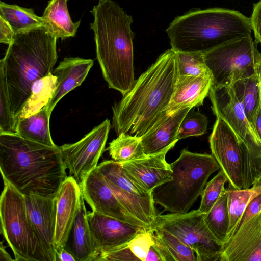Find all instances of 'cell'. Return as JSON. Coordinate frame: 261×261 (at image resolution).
<instances>
[{
    "mask_svg": "<svg viewBox=\"0 0 261 261\" xmlns=\"http://www.w3.org/2000/svg\"><path fill=\"white\" fill-rule=\"evenodd\" d=\"M57 40L44 27L16 34L1 60L0 82L16 121L34 83L52 72L58 58Z\"/></svg>",
    "mask_w": 261,
    "mask_h": 261,
    "instance_id": "cell-3",
    "label": "cell"
},
{
    "mask_svg": "<svg viewBox=\"0 0 261 261\" xmlns=\"http://www.w3.org/2000/svg\"><path fill=\"white\" fill-rule=\"evenodd\" d=\"M87 219L99 253L122 247L139 234L150 230L93 211L88 212Z\"/></svg>",
    "mask_w": 261,
    "mask_h": 261,
    "instance_id": "cell-14",
    "label": "cell"
},
{
    "mask_svg": "<svg viewBox=\"0 0 261 261\" xmlns=\"http://www.w3.org/2000/svg\"><path fill=\"white\" fill-rule=\"evenodd\" d=\"M251 35L222 44L203 53L215 87H232L252 75L261 62V53Z\"/></svg>",
    "mask_w": 261,
    "mask_h": 261,
    "instance_id": "cell-8",
    "label": "cell"
},
{
    "mask_svg": "<svg viewBox=\"0 0 261 261\" xmlns=\"http://www.w3.org/2000/svg\"><path fill=\"white\" fill-rule=\"evenodd\" d=\"M151 231L152 246L162 261H197L194 251L174 235L162 230Z\"/></svg>",
    "mask_w": 261,
    "mask_h": 261,
    "instance_id": "cell-27",
    "label": "cell"
},
{
    "mask_svg": "<svg viewBox=\"0 0 261 261\" xmlns=\"http://www.w3.org/2000/svg\"><path fill=\"white\" fill-rule=\"evenodd\" d=\"M192 109L185 108L164 118L141 137L144 153L152 155L172 149L178 141L177 139L180 125Z\"/></svg>",
    "mask_w": 261,
    "mask_h": 261,
    "instance_id": "cell-22",
    "label": "cell"
},
{
    "mask_svg": "<svg viewBox=\"0 0 261 261\" xmlns=\"http://www.w3.org/2000/svg\"><path fill=\"white\" fill-rule=\"evenodd\" d=\"M208 119L198 111L191 110L183 119L177 134L178 140L192 136H198L206 132Z\"/></svg>",
    "mask_w": 261,
    "mask_h": 261,
    "instance_id": "cell-35",
    "label": "cell"
},
{
    "mask_svg": "<svg viewBox=\"0 0 261 261\" xmlns=\"http://www.w3.org/2000/svg\"><path fill=\"white\" fill-rule=\"evenodd\" d=\"M145 261H162L159 255L152 245L149 250Z\"/></svg>",
    "mask_w": 261,
    "mask_h": 261,
    "instance_id": "cell-44",
    "label": "cell"
},
{
    "mask_svg": "<svg viewBox=\"0 0 261 261\" xmlns=\"http://www.w3.org/2000/svg\"><path fill=\"white\" fill-rule=\"evenodd\" d=\"M228 182L224 173L221 170L210 181L206 183L201 194V202L198 209L202 213H207L218 200L225 190V184Z\"/></svg>",
    "mask_w": 261,
    "mask_h": 261,
    "instance_id": "cell-34",
    "label": "cell"
},
{
    "mask_svg": "<svg viewBox=\"0 0 261 261\" xmlns=\"http://www.w3.org/2000/svg\"><path fill=\"white\" fill-rule=\"evenodd\" d=\"M233 87L253 127L261 100V62L252 75L239 80Z\"/></svg>",
    "mask_w": 261,
    "mask_h": 261,
    "instance_id": "cell-26",
    "label": "cell"
},
{
    "mask_svg": "<svg viewBox=\"0 0 261 261\" xmlns=\"http://www.w3.org/2000/svg\"><path fill=\"white\" fill-rule=\"evenodd\" d=\"M249 18L222 8L197 9L175 17L166 32L175 52H206L230 40L251 35Z\"/></svg>",
    "mask_w": 261,
    "mask_h": 261,
    "instance_id": "cell-5",
    "label": "cell"
},
{
    "mask_svg": "<svg viewBox=\"0 0 261 261\" xmlns=\"http://www.w3.org/2000/svg\"><path fill=\"white\" fill-rule=\"evenodd\" d=\"M153 243L152 232L149 230L136 236L128 243V246L139 260L145 261Z\"/></svg>",
    "mask_w": 261,
    "mask_h": 261,
    "instance_id": "cell-37",
    "label": "cell"
},
{
    "mask_svg": "<svg viewBox=\"0 0 261 261\" xmlns=\"http://www.w3.org/2000/svg\"><path fill=\"white\" fill-rule=\"evenodd\" d=\"M169 150L119 164L134 182L151 193L155 187L173 178L170 164L166 160Z\"/></svg>",
    "mask_w": 261,
    "mask_h": 261,
    "instance_id": "cell-18",
    "label": "cell"
},
{
    "mask_svg": "<svg viewBox=\"0 0 261 261\" xmlns=\"http://www.w3.org/2000/svg\"><path fill=\"white\" fill-rule=\"evenodd\" d=\"M56 261H76V260L64 247H60L56 250Z\"/></svg>",
    "mask_w": 261,
    "mask_h": 261,
    "instance_id": "cell-42",
    "label": "cell"
},
{
    "mask_svg": "<svg viewBox=\"0 0 261 261\" xmlns=\"http://www.w3.org/2000/svg\"><path fill=\"white\" fill-rule=\"evenodd\" d=\"M178 75L202 76L211 74L203 53L176 52Z\"/></svg>",
    "mask_w": 261,
    "mask_h": 261,
    "instance_id": "cell-33",
    "label": "cell"
},
{
    "mask_svg": "<svg viewBox=\"0 0 261 261\" xmlns=\"http://www.w3.org/2000/svg\"><path fill=\"white\" fill-rule=\"evenodd\" d=\"M6 247L3 244V241L0 244V261H13L15 259H12L10 255L6 251Z\"/></svg>",
    "mask_w": 261,
    "mask_h": 261,
    "instance_id": "cell-45",
    "label": "cell"
},
{
    "mask_svg": "<svg viewBox=\"0 0 261 261\" xmlns=\"http://www.w3.org/2000/svg\"><path fill=\"white\" fill-rule=\"evenodd\" d=\"M110 127V121L107 119L77 142L59 146L66 169L79 185L97 168Z\"/></svg>",
    "mask_w": 261,
    "mask_h": 261,
    "instance_id": "cell-11",
    "label": "cell"
},
{
    "mask_svg": "<svg viewBox=\"0 0 261 261\" xmlns=\"http://www.w3.org/2000/svg\"><path fill=\"white\" fill-rule=\"evenodd\" d=\"M261 212V194L253 198L244 210L232 235L247 221ZM231 235V236H232Z\"/></svg>",
    "mask_w": 261,
    "mask_h": 261,
    "instance_id": "cell-39",
    "label": "cell"
},
{
    "mask_svg": "<svg viewBox=\"0 0 261 261\" xmlns=\"http://www.w3.org/2000/svg\"><path fill=\"white\" fill-rule=\"evenodd\" d=\"M50 115L46 107L29 117L18 120L16 134L21 137L48 146L56 145L50 132Z\"/></svg>",
    "mask_w": 261,
    "mask_h": 261,
    "instance_id": "cell-25",
    "label": "cell"
},
{
    "mask_svg": "<svg viewBox=\"0 0 261 261\" xmlns=\"http://www.w3.org/2000/svg\"><path fill=\"white\" fill-rule=\"evenodd\" d=\"M212 85V74L202 76L177 75L174 91L165 112L171 114L181 109L202 105Z\"/></svg>",
    "mask_w": 261,
    "mask_h": 261,
    "instance_id": "cell-20",
    "label": "cell"
},
{
    "mask_svg": "<svg viewBox=\"0 0 261 261\" xmlns=\"http://www.w3.org/2000/svg\"><path fill=\"white\" fill-rule=\"evenodd\" d=\"M97 167L121 204L151 230L158 215L151 193L134 182L113 160L104 161Z\"/></svg>",
    "mask_w": 261,
    "mask_h": 261,
    "instance_id": "cell-10",
    "label": "cell"
},
{
    "mask_svg": "<svg viewBox=\"0 0 261 261\" xmlns=\"http://www.w3.org/2000/svg\"><path fill=\"white\" fill-rule=\"evenodd\" d=\"M226 189L207 213L204 220L208 229L223 244L226 241L229 228V215L227 204Z\"/></svg>",
    "mask_w": 261,
    "mask_h": 261,
    "instance_id": "cell-31",
    "label": "cell"
},
{
    "mask_svg": "<svg viewBox=\"0 0 261 261\" xmlns=\"http://www.w3.org/2000/svg\"><path fill=\"white\" fill-rule=\"evenodd\" d=\"M221 261H261V212L224 242Z\"/></svg>",
    "mask_w": 261,
    "mask_h": 261,
    "instance_id": "cell-17",
    "label": "cell"
},
{
    "mask_svg": "<svg viewBox=\"0 0 261 261\" xmlns=\"http://www.w3.org/2000/svg\"><path fill=\"white\" fill-rule=\"evenodd\" d=\"M68 0H50L41 16L44 27L57 39L75 36L81 21L73 22L69 14Z\"/></svg>",
    "mask_w": 261,
    "mask_h": 261,
    "instance_id": "cell-24",
    "label": "cell"
},
{
    "mask_svg": "<svg viewBox=\"0 0 261 261\" xmlns=\"http://www.w3.org/2000/svg\"><path fill=\"white\" fill-rule=\"evenodd\" d=\"M176 52L161 54L112 107L113 128L141 137L167 115L177 77Z\"/></svg>",
    "mask_w": 261,
    "mask_h": 261,
    "instance_id": "cell-1",
    "label": "cell"
},
{
    "mask_svg": "<svg viewBox=\"0 0 261 261\" xmlns=\"http://www.w3.org/2000/svg\"><path fill=\"white\" fill-rule=\"evenodd\" d=\"M107 149L112 159L121 163L146 156L141 137L121 133L113 140Z\"/></svg>",
    "mask_w": 261,
    "mask_h": 261,
    "instance_id": "cell-32",
    "label": "cell"
},
{
    "mask_svg": "<svg viewBox=\"0 0 261 261\" xmlns=\"http://www.w3.org/2000/svg\"><path fill=\"white\" fill-rule=\"evenodd\" d=\"M229 215V228L226 240L230 238L244 210L250 202L261 194V185L248 189H237L228 185L226 189Z\"/></svg>",
    "mask_w": 261,
    "mask_h": 261,
    "instance_id": "cell-30",
    "label": "cell"
},
{
    "mask_svg": "<svg viewBox=\"0 0 261 261\" xmlns=\"http://www.w3.org/2000/svg\"><path fill=\"white\" fill-rule=\"evenodd\" d=\"M82 198L79 184L73 176H67L55 196L56 250L57 248L65 246Z\"/></svg>",
    "mask_w": 261,
    "mask_h": 261,
    "instance_id": "cell-19",
    "label": "cell"
},
{
    "mask_svg": "<svg viewBox=\"0 0 261 261\" xmlns=\"http://www.w3.org/2000/svg\"><path fill=\"white\" fill-rule=\"evenodd\" d=\"M57 77L51 72L36 81L31 88V94L17 118H24L39 112L46 106L56 89Z\"/></svg>",
    "mask_w": 261,
    "mask_h": 261,
    "instance_id": "cell-28",
    "label": "cell"
},
{
    "mask_svg": "<svg viewBox=\"0 0 261 261\" xmlns=\"http://www.w3.org/2000/svg\"><path fill=\"white\" fill-rule=\"evenodd\" d=\"M173 178L151 192L154 203L173 213L189 211L201 195L210 175L220 167L212 154L192 152L187 149L170 164Z\"/></svg>",
    "mask_w": 261,
    "mask_h": 261,
    "instance_id": "cell-6",
    "label": "cell"
},
{
    "mask_svg": "<svg viewBox=\"0 0 261 261\" xmlns=\"http://www.w3.org/2000/svg\"><path fill=\"white\" fill-rule=\"evenodd\" d=\"M128 243L119 248L100 252L96 261L139 260L132 253Z\"/></svg>",
    "mask_w": 261,
    "mask_h": 261,
    "instance_id": "cell-38",
    "label": "cell"
},
{
    "mask_svg": "<svg viewBox=\"0 0 261 261\" xmlns=\"http://www.w3.org/2000/svg\"><path fill=\"white\" fill-rule=\"evenodd\" d=\"M80 186L84 199L93 211L149 228L121 204L97 167L87 176Z\"/></svg>",
    "mask_w": 261,
    "mask_h": 261,
    "instance_id": "cell-13",
    "label": "cell"
},
{
    "mask_svg": "<svg viewBox=\"0 0 261 261\" xmlns=\"http://www.w3.org/2000/svg\"><path fill=\"white\" fill-rule=\"evenodd\" d=\"M0 16L10 24L15 34L44 27L41 16L37 15L33 9L2 1L0 2Z\"/></svg>",
    "mask_w": 261,
    "mask_h": 261,
    "instance_id": "cell-29",
    "label": "cell"
},
{
    "mask_svg": "<svg viewBox=\"0 0 261 261\" xmlns=\"http://www.w3.org/2000/svg\"><path fill=\"white\" fill-rule=\"evenodd\" d=\"M16 123L10 109L5 89L0 82V133H16Z\"/></svg>",
    "mask_w": 261,
    "mask_h": 261,
    "instance_id": "cell-36",
    "label": "cell"
},
{
    "mask_svg": "<svg viewBox=\"0 0 261 261\" xmlns=\"http://www.w3.org/2000/svg\"><path fill=\"white\" fill-rule=\"evenodd\" d=\"M94 61L79 57L65 58L51 73L56 76V89L45 106L51 114L56 105L68 93L79 86L86 78Z\"/></svg>",
    "mask_w": 261,
    "mask_h": 261,
    "instance_id": "cell-21",
    "label": "cell"
},
{
    "mask_svg": "<svg viewBox=\"0 0 261 261\" xmlns=\"http://www.w3.org/2000/svg\"><path fill=\"white\" fill-rule=\"evenodd\" d=\"M204 214L196 210L158 214L151 230H162L174 235L194 251L197 261H221L223 244L208 229Z\"/></svg>",
    "mask_w": 261,
    "mask_h": 261,
    "instance_id": "cell-9",
    "label": "cell"
},
{
    "mask_svg": "<svg viewBox=\"0 0 261 261\" xmlns=\"http://www.w3.org/2000/svg\"><path fill=\"white\" fill-rule=\"evenodd\" d=\"M97 60L109 87L122 95L135 81L133 19L113 0H99L91 10Z\"/></svg>",
    "mask_w": 261,
    "mask_h": 261,
    "instance_id": "cell-4",
    "label": "cell"
},
{
    "mask_svg": "<svg viewBox=\"0 0 261 261\" xmlns=\"http://www.w3.org/2000/svg\"><path fill=\"white\" fill-rule=\"evenodd\" d=\"M0 198L1 232L15 261H48L30 222L25 196L3 180Z\"/></svg>",
    "mask_w": 261,
    "mask_h": 261,
    "instance_id": "cell-7",
    "label": "cell"
},
{
    "mask_svg": "<svg viewBox=\"0 0 261 261\" xmlns=\"http://www.w3.org/2000/svg\"><path fill=\"white\" fill-rule=\"evenodd\" d=\"M253 127L255 133L261 141V100L255 117Z\"/></svg>",
    "mask_w": 261,
    "mask_h": 261,
    "instance_id": "cell-43",
    "label": "cell"
},
{
    "mask_svg": "<svg viewBox=\"0 0 261 261\" xmlns=\"http://www.w3.org/2000/svg\"><path fill=\"white\" fill-rule=\"evenodd\" d=\"M84 198L64 247L76 261H96L99 252L95 247L89 228Z\"/></svg>",
    "mask_w": 261,
    "mask_h": 261,
    "instance_id": "cell-23",
    "label": "cell"
},
{
    "mask_svg": "<svg viewBox=\"0 0 261 261\" xmlns=\"http://www.w3.org/2000/svg\"><path fill=\"white\" fill-rule=\"evenodd\" d=\"M213 113L224 121L236 134L240 143L248 136L260 141L249 122L244 108L232 87L212 86L209 93Z\"/></svg>",
    "mask_w": 261,
    "mask_h": 261,
    "instance_id": "cell-15",
    "label": "cell"
},
{
    "mask_svg": "<svg viewBox=\"0 0 261 261\" xmlns=\"http://www.w3.org/2000/svg\"><path fill=\"white\" fill-rule=\"evenodd\" d=\"M27 213L48 261H56L55 197L25 196Z\"/></svg>",
    "mask_w": 261,
    "mask_h": 261,
    "instance_id": "cell-16",
    "label": "cell"
},
{
    "mask_svg": "<svg viewBox=\"0 0 261 261\" xmlns=\"http://www.w3.org/2000/svg\"><path fill=\"white\" fill-rule=\"evenodd\" d=\"M0 169L3 180L22 194L55 197L67 177L59 146L51 147L0 133Z\"/></svg>",
    "mask_w": 261,
    "mask_h": 261,
    "instance_id": "cell-2",
    "label": "cell"
},
{
    "mask_svg": "<svg viewBox=\"0 0 261 261\" xmlns=\"http://www.w3.org/2000/svg\"><path fill=\"white\" fill-rule=\"evenodd\" d=\"M212 155L225 174L228 185L242 189V152L236 134L226 123L217 118L209 138Z\"/></svg>",
    "mask_w": 261,
    "mask_h": 261,
    "instance_id": "cell-12",
    "label": "cell"
},
{
    "mask_svg": "<svg viewBox=\"0 0 261 261\" xmlns=\"http://www.w3.org/2000/svg\"><path fill=\"white\" fill-rule=\"evenodd\" d=\"M15 34L10 24L0 16V42L9 45Z\"/></svg>",
    "mask_w": 261,
    "mask_h": 261,
    "instance_id": "cell-41",
    "label": "cell"
},
{
    "mask_svg": "<svg viewBox=\"0 0 261 261\" xmlns=\"http://www.w3.org/2000/svg\"><path fill=\"white\" fill-rule=\"evenodd\" d=\"M249 20L255 41L261 44V0L253 4Z\"/></svg>",
    "mask_w": 261,
    "mask_h": 261,
    "instance_id": "cell-40",
    "label": "cell"
}]
</instances>
